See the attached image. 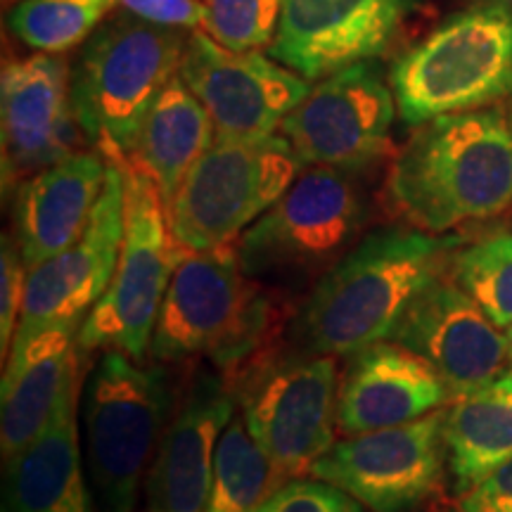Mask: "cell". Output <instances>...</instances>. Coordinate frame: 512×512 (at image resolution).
Here are the masks:
<instances>
[{
  "instance_id": "e575fe53",
  "label": "cell",
  "mask_w": 512,
  "mask_h": 512,
  "mask_svg": "<svg viewBox=\"0 0 512 512\" xmlns=\"http://www.w3.org/2000/svg\"><path fill=\"white\" fill-rule=\"evenodd\" d=\"M510 117H512V114H510Z\"/></svg>"
},
{
  "instance_id": "f546056e",
  "label": "cell",
  "mask_w": 512,
  "mask_h": 512,
  "mask_svg": "<svg viewBox=\"0 0 512 512\" xmlns=\"http://www.w3.org/2000/svg\"><path fill=\"white\" fill-rule=\"evenodd\" d=\"M29 268L24 264L17 240L3 235L0 240V354L8 361L12 339L22 318L24 294H27Z\"/></svg>"
},
{
  "instance_id": "1f68e13d",
  "label": "cell",
  "mask_w": 512,
  "mask_h": 512,
  "mask_svg": "<svg viewBox=\"0 0 512 512\" xmlns=\"http://www.w3.org/2000/svg\"><path fill=\"white\" fill-rule=\"evenodd\" d=\"M458 512H512V458L463 491Z\"/></svg>"
},
{
  "instance_id": "484cf974",
  "label": "cell",
  "mask_w": 512,
  "mask_h": 512,
  "mask_svg": "<svg viewBox=\"0 0 512 512\" xmlns=\"http://www.w3.org/2000/svg\"><path fill=\"white\" fill-rule=\"evenodd\" d=\"M114 5L117 0H19L8 24L24 46L60 55L91 38Z\"/></svg>"
},
{
  "instance_id": "8fae6325",
  "label": "cell",
  "mask_w": 512,
  "mask_h": 512,
  "mask_svg": "<svg viewBox=\"0 0 512 512\" xmlns=\"http://www.w3.org/2000/svg\"><path fill=\"white\" fill-rule=\"evenodd\" d=\"M446 408L356 434L313 463L309 477L347 491L370 512H430L446 482Z\"/></svg>"
},
{
  "instance_id": "4fadbf2b",
  "label": "cell",
  "mask_w": 512,
  "mask_h": 512,
  "mask_svg": "<svg viewBox=\"0 0 512 512\" xmlns=\"http://www.w3.org/2000/svg\"><path fill=\"white\" fill-rule=\"evenodd\" d=\"M396 98L370 62L320 79L287 114L280 136L304 166L370 169L389 150Z\"/></svg>"
},
{
  "instance_id": "4316f807",
  "label": "cell",
  "mask_w": 512,
  "mask_h": 512,
  "mask_svg": "<svg viewBox=\"0 0 512 512\" xmlns=\"http://www.w3.org/2000/svg\"><path fill=\"white\" fill-rule=\"evenodd\" d=\"M451 275L498 328L512 325V233L501 230L460 247L448 261Z\"/></svg>"
},
{
  "instance_id": "5b68a950",
  "label": "cell",
  "mask_w": 512,
  "mask_h": 512,
  "mask_svg": "<svg viewBox=\"0 0 512 512\" xmlns=\"http://www.w3.org/2000/svg\"><path fill=\"white\" fill-rule=\"evenodd\" d=\"M188 36L124 12L86 41L72 69V105L81 133L107 159L133 155L152 102L181 69Z\"/></svg>"
},
{
  "instance_id": "44dd1931",
  "label": "cell",
  "mask_w": 512,
  "mask_h": 512,
  "mask_svg": "<svg viewBox=\"0 0 512 512\" xmlns=\"http://www.w3.org/2000/svg\"><path fill=\"white\" fill-rule=\"evenodd\" d=\"M81 351L74 332L53 330L10 354L3 373L0 448L8 460L34 444L62 403L81 389Z\"/></svg>"
},
{
  "instance_id": "603a6c76",
  "label": "cell",
  "mask_w": 512,
  "mask_h": 512,
  "mask_svg": "<svg viewBox=\"0 0 512 512\" xmlns=\"http://www.w3.org/2000/svg\"><path fill=\"white\" fill-rule=\"evenodd\" d=\"M214 140L216 128L209 112L183 76L176 74L152 102L131 157L155 178L166 204H171L185 176Z\"/></svg>"
},
{
  "instance_id": "836d02e7",
  "label": "cell",
  "mask_w": 512,
  "mask_h": 512,
  "mask_svg": "<svg viewBox=\"0 0 512 512\" xmlns=\"http://www.w3.org/2000/svg\"><path fill=\"white\" fill-rule=\"evenodd\" d=\"M505 339H508V356L512 361V325H510V328H505Z\"/></svg>"
},
{
  "instance_id": "4dcf8cb0",
  "label": "cell",
  "mask_w": 512,
  "mask_h": 512,
  "mask_svg": "<svg viewBox=\"0 0 512 512\" xmlns=\"http://www.w3.org/2000/svg\"><path fill=\"white\" fill-rule=\"evenodd\" d=\"M126 12L164 27L197 29L207 24V8L202 0H117Z\"/></svg>"
},
{
  "instance_id": "ffe728a7",
  "label": "cell",
  "mask_w": 512,
  "mask_h": 512,
  "mask_svg": "<svg viewBox=\"0 0 512 512\" xmlns=\"http://www.w3.org/2000/svg\"><path fill=\"white\" fill-rule=\"evenodd\" d=\"M107 166L102 152L83 150L19 183L15 240L29 271L81 238L105 188Z\"/></svg>"
},
{
  "instance_id": "9a60e30c",
  "label": "cell",
  "mask_w": 512,
  "mask_h": 512,
  "mask_svg": "<svg viewBox=\"0 0 512 512\" xmlns=\"http://www.w3.org/2000/svg\"><path fill=\"white\" fill-rule=\"evenodd\" d=\"M235 392L219 368H197L174 406L145 477L143 512H204L216 451L235 418Z\"/></svg>"
},
{
  "instance_id": "e0dca14e",
  "label": "cell",
  "mask_w": 512,
  "mask_h": 512,
  "mask_svg": "<svg viewBox=\"0 0 512 512\" xmlns=\"http://www.w3.org/2000/svg\"><path fill=\"white\" fill-rule=\"evenodd\" d=\"M389 342L425 358L451 389L453 401L503 373L508 339L451 275L422 290Z\"/></svg>"
},
{
  "instance_id": "2e32d148",
  "label": "cell",
  "mask_w": 512,
  "mask_h": 512,
  "mask_svg": "<svg viewBox=\"0 0 512 512\" xmlns=\"http://www.w3.org/2000/svg\"><path fill=\"white\" fill-rule=\"evenodd\" d=\"M420 0H283L275 62L320 81L392 46Z\"/></svg>"
},
{
  "instance_id": "3957f363",
  "label": "cell",
  "mask_w": 512,
  "mask_h": 512,
  "mask_svg": "<svg viewBox=\"0 0 512 512\" xmlns=\"http://www.w3.org/2000/svg\"><path fill=\"white\" fill-rule=\"evenodd\" d=\"M268 287L238 264L235 249L192 252L178 266L159 309L150 354L157 363L207 358L233 387L271 347L283 309Z\"/></svg>"
},
{
  "instance_id": "ba28073f",
  "label": "cell",
  "mask_w": 512,
  "mask_h": 512,
  "mask_svg": "<svg viewBox=\"0 0 512 512\" xmlns=\"http://www.w3.org/2000/svg\"><path fill=\"white\" fill-rule=\"evenodd\" d=\"M392 91L411 126L489 107L512 93V12L477 5L448 17L399 57Z\"/></svg>"
},
{
  "instance_id": "8992f818",
  "label": "cell",
  "mask_w": 512,
  "mask_h": 512,
  "mask_svg": "<svg viewBox=\"0 0 512 512\" xmlns=\"http://www.w3.org/2000/svg\"><path fill=\"white\" fill-rule=\"evenodd\" d=\"M174 387L162 366L105 351L83 396V460L98 512H133L140 486L174 413Z\"/></svg>"
},
{
  "instance_id": "cb8c5ba5",
  "label": "cell",
  "mask_w": 512,
  "mask_h": 512,
  "mask_svg": "<svg viewBox=\"0 0 512 512\" xmlns=\"http://www.w3.org/2000/svg\"><path fill=\"white\" fill-rule=\"evenodd\" d=\"M446 451L453 484L475 486L512 458V370L472 389L446 408Z\"/></svg>"
},
{
  "instance_id": "83f0119b",
  "label": "cell",
  "mask_w": 512,
  "mask_h": 512,
  "mask_svg": "<svg viewBox=\"0 0 512 512\" xmlns=\"http://www.w3.org/2000/svg\"><path fill=\"white\" fill-rule=\"evenodd\" d=\"M207 8L204 31L238 53L271 48L278 34L283 0H202Z\"/></svg>"
},
{
  "instance_id": "6da1fadb",
  "label": "cell",
  "mask_w": 512,
  "mask_h": 512,
  "mask_svg": "<svg viewBox=\"0 0 512 512\" xmlns=\"http://www.w3.org/2000/svg\"><path fill=\"white\" fill-rule=\"evenodd\" d=\"M453 235L380 228L363 235L299 304L287 337L304 354L351 356L392 339L413 299L448 271Z\"/></svg>"
},
{
  "instance_id": "52a82bcc",
  "label": "cell",
  "mask_w": 512,
  "mask_h": 512,
  "mask_svg": "<svg viewBox=\"0 0 512 512\" xmlns=\"http://www.w3.org/2000/svg\"><path fill=\"white\" fill-rule=\"evenodd\" d=\"M110 162H117L124 174V242L112 283L83 320L76 344L81 354L114 349L143 361L171 280L192 252L176 238L169 204L155 178L131 155L110 157Z\"/></svg>"
},
{
  "instance_id": "d6986e66",
  "label": "cell",
  "mask_w": 512,
  "mask_h": 512,
  "mask_svg": "<svg viewBox=\"0 0 512 512\" xmlns=\"http://www.w3.org/2000/svg\"><path fill=\"white\" fill-rule=\"evenodd\" d=\"M451 401L444 377L425 358L384 339L351 354L339 375L337 432L356 437L406 425Z\"/></svg>"
},
{
  "instance_id": "7c38bea8",
  "label": "cell",
  "mask_w": 512,
  "mask_h": 512,
  "mask_svg": "<svg viewBox=\"0 0 512 512\" xmlns=\"http://www.w3.org/2000/svg\"><path fill=\"white\" fill-rule=\"evenodd\" d=\"M126 190L119 164L107 166L105 188L91 221L72 247L29 271L22 318L10 354H19L46 332H79L110 287L124 242Z\"/></svg>"
},
{
  "instance_id": "9c48e42d",
  "label": "cell",
  "mask_w": 512,
  "mask_h": 512,
  "mask_svg": "<svg viewBox=\"0 0 512 512\" xmlns=\"http://www.w3.org/2000/svg\"><path fill=\"white\" fill-rule=\"evenodd\" d=\"M337 356L264 351L235 377L240 415L285 482L309 475L337 444Z\"/></svg>"
},
{
  "instance_id": "d6a6232c",
  "label": "cell",
  "mask_w": 512,
  "mask_h": 512,
  "mask_svg": "<svg viewBox=\"0 0 512 512\" xmlns=\"http://www.w3.org/2000/svg\"><path fill=\"white\" fill-rule=\"evenodd\" d=\"M484 5H498V8H505L512 12V0H482Z\"/></svg>"
},
{
  "instance_id": "f1b7e54d",
  "label": "cell",
  "mask_w": 512,
  "mask_h": 512,
  "mask_svg": "<svg viewBox=\"0 0 512 512\" xmlns=\"http://www.w3.org/2000/svg\"><path fill=\"white\" fill-rule=\"evenodd\" d=\"M254 512H370L347 491L323 479H290L273 491Z\"/></svg>"
},
{
  "instance_id": "5bb4252c",
  "label": "cell",
  "mask_w": 512,
  "mask_h": 512,
  "mask_svg": "<svg viewBox=\"0 0 512 512\" xmlns=\"http://www.w3.org/2000/svg\"><path fill=\"white\" fill-rule=\"evenodd\" d=\"M178 74L200 98L216 128V140L275 136L287 114L311 91L309 79L259 50L238 53L207 31H192Z\"/></svg>"
},
{
  "instance_id": "277c9868",
  "label": "cell",
  "mask_w": 512,
  "mask_h": 512,
  "mask_svg": "<svg viewBox=\"0 0 512 512\" xmlns=\"http://www.w3.org/2000/svg\"><path fill=\"white\" fill-rule=\"evenodd\" d=\"M366 171L304 166L240 238L235 256L242 271L264 285L318 283L361 240L373 216Z\"/></svg>"
},
{
  "instance_id": "7402d4cb",
  "label": "cell",
  "mask_w": 512,
  "mask_h": 512,
  "mask_svg": "<svg viewBox=\"0 0 512 512\" xmlns=\"http://www.w3.org/2000/svg\"><path fill=\"white\" fill-rule=\"evenodd\" d=\"M3 512H95L83 475L79 392L34 444L5 460Z\"/></svg>"
},
{
  "instance_id": "7a4b0ae2",
  "label": "cell",
  "mask_w": 512,
  "mask_h": 512,
  "mask_svg": "<svg viewBox=\"0 0 512 512\" xmlns=\"http://www.w3.org/2000/svg\"><path fill=\"white\" fill-rule=\"evenodd\" d=\"M387 192L432 235L498 219L512 207V117L489 105L425 121L394 157Z\"/></svg>"
},
{
  "instance_id": "ac0fdd59",
  "label": "cell",
  "mask_w": 512,
  "mask_h": 512,
  "mask_svg": "<svg viewBox=\"0 0 512 512\" xmlns=\"http://www.w3.org/2000/svg\"><path fill=\"white\" fill-rule=\"evenodd\" d=\"M69 83L72 76L60 57L38 53L5 64L0 79L5 190L79 152L81 126Z\"/></svg>"
},
{
  "instance_id": "d4e9b609",
  "label": "cell",
  "mask_w": 512,
  "mask_h": 512,
  "mask_svg": "<svg viewBox=\"0 0 512 512\" xmlns=\"http://www.w3.org/2000/svg\"><path fill=\"white\" fill-rule=\"evenodd\" d=\"M283 484V475L256 446L242 415L235 413L216 451L214 484L204 512H254Z\"/></svg>"
},
{
  "instance_id": "30bf717a",
  "label": "cell",
  "mask_w": 512,
  "mask_h": 512,
  "mask_svg": "<svg viewBox=\"0 0 512 512\" xmlns=\"http://www.w3.org/2000/svg\"><path fill=\"white\" fill-rule=\"evenodd\" d=\"M302 169L283 136L214 140L169 204L171 228L190 252L235 249Z\"/></svg>"
}]
</instances>
